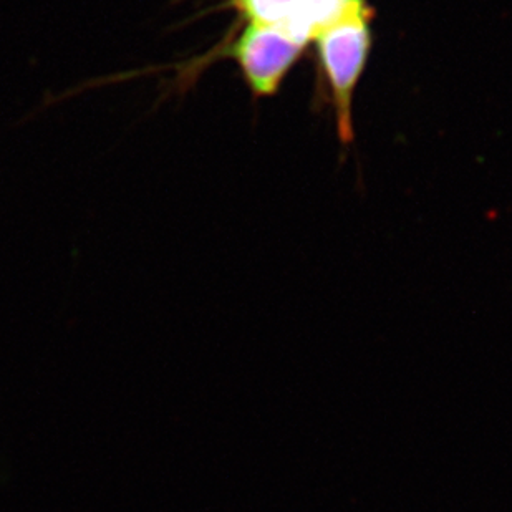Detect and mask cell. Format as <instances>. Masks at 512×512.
I'll list each match as a JSON object with an SVG mask.
<instances>
[{"label": "cell", "instance_id": "6da1fadb", "mask_svg": "<svg viewBox=\"0 0 512 512\" xmlns=\"http://www.w3.org/2000/svg\"><path fill=\"white\" fill-rule=\"evenodd\" d=\"M372 10L360 0L340 19L317 32L314 40L334 97L340 140H353L352 100L370 50Z\"/></svg>", "mask_w": 512, "mask_h": 512}, {"label": "cell", "instance_id": "3957f363", "mask_svg": "<svg viewBox=\"0 0 512 512\" xmlns=\"http://www.w3.org/2000/svg\"><path fill=\"white\" fill-rule=\"evenodd\" d=\"M360 0H232L247 22L285 25L309 42Z\"/></svg>", "mask_w": 512, "mask_h": 512}, {"label": "cell", "instance_id": "7a4b0ae2", "mask_svg": "<svg viewBox=\"0 0 512 512\" xmlns=\"http://www.w3.org/2000/svg\"><path fill=\"white\" fill-rule=\"evenodd\" d=\"M305 44L307 40L285 25L247 22L226 54L241 67L252 92L269 97L277 92Z\"/></svg>", "mask_w": 512, "mask_h": 512}]
</instances>
